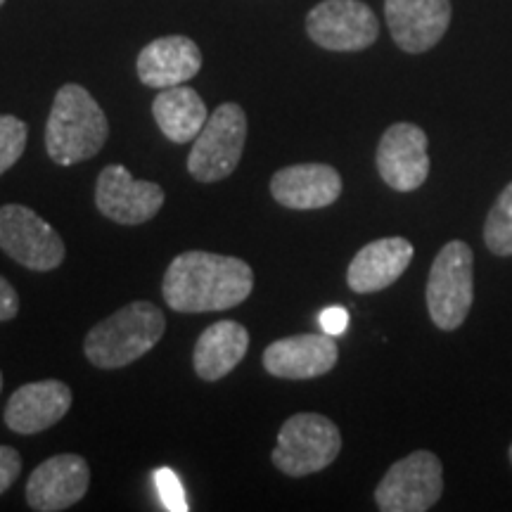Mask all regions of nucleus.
<instances>
[{"label":"nucleus","instance_id":"nucleus-21","mask_svg":"<svg viewBox=\"0 0 512 512\" xmlns=\"http://www.w3.org/2000/svg\"><path fill=\"white\" fill-rule=\"evenodd\" d=\"M484 245L496 256H512V181L505 185L486 216Z\"/></svg>","mask_w":512,"mask_h":512},{"label":"nucleus","instance_id":"nucleus-10","mask_svg":"<svg viewBox=\"0 0 512 512\" xmlns=\"http://www.w3.org/2000/svg\"><path fill=\"white\" fill-rule=\"evenodd\" d=\"M427 133L420 126L399 121L382 133L377 145V171L382 181L396 192H413L425 185L430 176V152Z\"/></svg>","mask_w":512,"mask_h":512},{"label":"nucleus","instance_id":"nucleus-24","mask_svg":"<svg viewBox=\"0 0 512 512\" xmlns=\"http://www.w3.org/2000/svg\"><path fill=\"white\" fill-rule=\"evenodd\" d=\"M22 472V456L12 446H0V494L17 482Z\"/></svg>","mask_w":512,"mask_h":512},{"label":"nucleus","instance_id":"nucleus-14","mask_svg":"<svg viewBox=\"0 0 512 512\" xmlns=\"http://www.w3.org/2000/svg\"><path fill=\"white\" fill-rule=\"evenodd\" d=\"M337 361V342L328 332L278 339L264 351V368L273 377H283V380H313V377L328 375Z\"/></svg>","mask_w":512,"mask_h":512},{"label":"nucleus","instance_id":"nucleus-5","mask_svg":"<svg viewBox=\"0 0 512 512\" xmlns=\"http://www.w3.org/2000/svg\"><path fill=\"white\" fill-rule=\"evenodd\" d=\"M342 451V434L320 413H297L285 422L273 448V465L287 477H306L332 465Z\"/></svg>","mask_w":512,"mask_h":512},{"label":"nucleus","instance_id":"nucleus-2","mask_svg":"<svg viewBox=\"0 0 512 512\" xmlns=\"http://www.w3.org/2000/svg\"><path fill=\"white\" fill-rule=\"evenodd\" d=\"M110 136L105 112L79 83H67L55 95L46 124V150L60 166L86 162L98 155Z\"/></svg>","mask_w":512,"mask_h":512},{"label":"nucleus","instance_id":"nucleus-19","mask_svg":"<svg viewBox=\"0 0 512 512\" xmlns=\"http://www.w3.org/2000/svg\"><path fill=\"white\" fill-rule=\"evenodd\" d=\"M249 349V332L235 320H219L202 332L195 344V373L207 382H216L240 366Z\"/></svg>","mask_w":512,"mask_h":512},{"label":"nucleus","instance_id":"nucleus-26","mask_svg":"<svg viewBox=\"0 0 512 512\" xmlns=\"http://www.w3.org/2000/svg\"><path fill=\"white\" fill-rule=\"evenodd\" d=\"M17 311H19V297L15 287L0 275V323H3V320L15 318Z\"/></svg>","mask_w":512,"mask_h":512},{"label":"nucleus","instance_id":"nucleus-20","mask_svg":"<svg viewBox=\"0 0 512 512\" xmlns=\"http://www.w3.org/2000/svg\"><path fill=\"white\" fill-rule=\"evenodd\" d=\"M152 117L171 143H192L207 124V105L190 86L164 88L152 102Z\"/></svg>","mask_w":512,"mask_h":512},{"label":"nucleus","instance_id":"nucleus-3","mask_svg":"<svg viewBox=\"0 0 512 512\" xmlns=\"http://www.w3.org/2000/svg\"><path fill=\"white\" fill-rule=\"evenodd\" d=\"M166 318L152 302H133L88 332L86 358L95 368L117 370L143 358L164 337Z\"/></svg>","mask_w":512,"mask_h":512},{"label":"nucleus","instance_id":"nucleus-22","mask_svg":"<svg viewBox=\"0 0 512 512\" xmlns=\"http://www.w3.org/2000/svg\"><path fill=\"white\" fill-rule=\"evenodd\" d=\"M27 124L22 119L0 114V176L19 162L27 150Z\"/></svg>","mask_w":512,"mask_h":512},{"label":"nucleus","instance_id":"nucleus-15","mask_svg":"<svg viewBox=\"0 0 512 512\" xmlns=\"http://www.w3.org/2000/svg\"><path fill=\"white\" fill-rule=\"evenodd\" d=\"M271 195L287 209H323L342 195V176L330 164L285 166L271 178Z\"/></svg>","mask_w":512,"mask_h":512},{"label":"nucleus","instance_id":"nucleus-16","mask_svg":"<svg viewBox=\"0 0 512 512\" xmlns=\"http://www.w3.org/2000/svg\"><path fill=\"white\" fill-rule=\"evenodd\" d=\"M72 389L60 380L29 382L10 396L5 425L17 434H36L53 427L69 413Z\"/></svg>","mask_w":512,"mask_h":512},{"label":"nucleus","instance_id":"nucleus-4","mask_svg":"<svg viewBox=\"0 0 512 512\" xmlns=\"http://www.w3.org/2000/svg\"><path fill=\"white\" fill-rule=\"evenodd\" d=\"M425 299L439 330L453 332L465 323L475 302V254L467 242L451 240L439 249L427 278Z\"/></svg>","mask_w":512,"mask_h":512},{"label":"nucleus","instance_id":"nucleus-28","mask_svg":"<svg viewBox=\"0 0 512 512\" xmlns=\"http://www.w3.org/2000/svg\"><path fill=\"white\" fill-rule=\"evenodd\" d=\"M0 389H3V373H0Z\"/></svg>","mask_w":512,"mask_h":512},{"label":"nucleus","instance_id":"nucleus-1","mask_svg":"<svg viewBox=\"0 0 512 512\" xmlns=\"http://www.w3.org/2000/svg\"><path fill=\"white\" fill-rule=\"evenodd\" d=\"M254 290V271L242 259L211 252H183L164 273V302L178 313L228 311Z\"/></svg>","mask_w":512,"mask_h":512},{"label":"nucleus","instance_id":"nucleus-29","mask_svg":"<svg viewBox=\"0 0 512 512\" xmlns=\"http://www.w3.org/2000/svg\"><path fill=\"white\" fill-rule=\"evenodd\" d=\"M5 3V0H0V5H3Z\"/></svg>","mask_w":512,"mask_h":512},{"label":"nucleus","instance_id":"nucleus-18","mask_svg":"<svg viewBox=\"0 0 512 512\" xmlns=\"http://www.w3.org/2000/svg\"><path fill=\"white\" fill-rule=\"evenodd\" d=\"M202 69V53L188 36H164L145 46L138 55V76L145 86H181Z\"/></svg>","mask_w":512,"mask_h":512},{"label":"nucleus","instance_id":"nucleus-8","mask_svg":"<svg viewBox=\"0 0 512 512\" xmlns=\"http://www.w3.org/2000/svg\"><path fill=\"white\" fill-rule=\"evenodd\" d=\"M0 249L29 271H55L64 261V240L46 219L24 204L0 207Z\"/></svg>","mask_w":512,"mask_h":512},{"label":"nucleus","instance_id":"nucleus-9","mask_svg":"<svg viewBox=\"0 0 512 512\" xmlns=\"http://www.w3.org/2000/svg\"><path fill=\"white\" fill-rule=\"evenodd\" d=\"M306 34L325 50L358 53L377 41L380 24L361 0H323L306 17Z\"/></svg>","mask_w":512,"mask_h":512},{"label":"nucleus","instance_id":"nucleus-7","mask_svg":"<svg viewBox=\"0 0 512 512\" xmlns=\"http://www.w3.org/2000/svg\"><path fill=\"white\" fill-rule=\"evenodd\" d=\"M444 494V465L432 451H415L396 460L375 489L377 510L425 512Z\"/></svg>","mask_w":512,"mask_h":512},{"label":"nucleus","instance_id":"nucleus-23","mask_svg":"<svg viewBox=\"0 0 512 512\" xmlns=\"http://www.w3.org/2000/svg\"><path fill=\"white\" fill-rule=\"evenodd\" d=\"M152 479H155L159 498H162V505L166 510H171V512L188 510L183 484L174 470H169V467H159V470H155V475H152Z\"/></svg>","mask_w":512,"mask_h":512},{"label":"nucleus","instance_id":"nucleus-12","mask_svg":"<svg viewBox=\"0 0 512 512\" xmlns=\"http://www.w3.org/2000/svg\"><path fill=\"white\" fill-rule=\"evenodd\" d=\"M451 0H387L389 34L403 53L420 55L432 50L444 38L451 24Z\"/></svg>","mask_w":512,"mask_h":512},{"label":"nucleus","instance_id":"nucleus-17","mask_svg":"<svg viewBox=\"0 0 512 512\" xmlns=\"http://www.w3.org/2000/svg\"><path fill=\"white\" fill-rule=\"evenodd\" d=\"M415 249L406 238L370 242L351 259L347 285L356 294H373L392 287L411 266Z\"/></svg>","mask_w":512,"mask_h":512},{"label":"nucleus","instance_id":"nucleus-25","mask_svg":"<svg viewBox=\"0 0 512 512\" xmlns=\"http://www.w3.org/2000/svg\"><path fill=\"white\" fill-rule=\"evenodd\" d=\"M320 328H323V332H328V335H332V337L344 335V330L349 328L347 309H342V306H330V309H325L323 313H320Z\"/></svg>","mask_w":512,"mask_h":512},{"label":"nucleus","instance_id":"nucleus-13","mask_svg":"<svg viewBox=\"0 0 512 512\" xmlns=\"http://www.w3.org/2000/svg\"><path fill=\"white\" fill-rule=\"evenodd\" d=\"M91 484L88 463L76 453L48 458L31 472L27 482V503L38 512H60L72 508L86 496Z\"/></svg>","mask_w":512,"mask_h":512},{"label":"nucleus","instance_id":"nucleus-27","mask_svg":"<svg viewBox=\"0 0 512 512\" xmlns=\"http://www.w3.org/2000/svg\"><path fill=\"white\" fill-rule=\"evenodd\" d=\"M508 458H510V465H512V444H510V451H508Z\"/></svg>","mask_w":512,"mask_h":512},{"label":"nucleus","instance_id":"nucleus-6","mask_svg":"<svg viewBox=\"0 0 512 512\" xmlns=\"http://www.w3.org/2000/svg\"><path fill=\"white\" fill-rule=\"evenodd\" d=\"M247 140V114L235 102H223L192 140L188 171L195 181L216 183L238 169Z\"/></svg>","mask_w":512,"mask_h":512},{"label":"nucleus","instance_id":"nucleus-11","mask_svg":"<svg viewBox=\"0 0 512 512\" xmlns=\"http://www.w3.org/2000/svg\"><path fill=\"white\" fill-rule=\"evenodd\" d=\"M100 214L121 226H138L155 219L164 204V190L157 183L138 181L121 164L105 166L95 185Z\"/></svg>","mask_w":512,"mask_h":512}]
</instances>
